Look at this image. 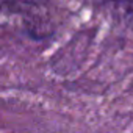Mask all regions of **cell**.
I'll use <instances>...</instances> for the list:
<instances>
[{
  "mask_svg": "<svg viewBox=\"0 0 133 133\" xmlns=\"http://www.w3.org/2000/svg\"><path fill=\"white\" fill-rule=\"evenodd\" d=\"M96 5L114 22L133 30V0H96Z\"/></svg>",
  "mask_w": 133,
  "mask_h": 133,
  "instance_id": "obj_1",
  "label": "cell"
}]
</instances>
